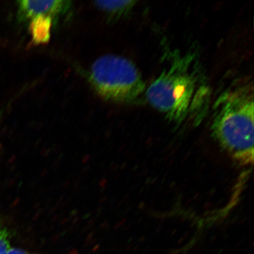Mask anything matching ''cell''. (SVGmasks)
<instances>
[{"mask_svg": "<svg viewBox=\"0 0 254 254\" xmlns=\"http://www.w3.org/2000/svg\"><path fill=\"white\" fill-rule=\"evenodd\" d=\"M253 82L237 79L225 87L212 106V135L240 166L254 163Z\"/></svg>", "mask_w": 254, "mask_h": 254, "instance_id": "2", "label": "cell"}, {"mask_svg": "<svg viewBox=\"0 0 254 254\" xmlns=\"http://www.w3.org/2000/svg\"><path fill=\"white\" fill-rule=\"evenodd\" d=\"M135 1H97L95 5L102 10L111 20H117L128 14L134 7Z\"/></svg>", "mask_w": 254, "mask_h": 254, "instance_id": "6", "label": "cell"}, {"mask_svg": "<svg viewBox=\"0 0 254 254\" xmlns=\"http://www.w3.org/2000/svg\"><path fill=\"white\" fill-rule=\"evenodd\" d=\"M10 237L7 228L0 223V254H5L11 247Z\"/></svg>", "mask_w": 254, "mask_h": 254, "instance_id": "7", "label": "cell"}, {"mask_svg": "<svg viewBox=\"0 0 254 254\" xmlns=\"http://www.w3.org/2000/svg\"><path fill=\"white\" fill-rule=\"evenodd\" d=\"M5 254H31L23 250L10 247Z\"/></svg>", "mask_w": 254, "mask_h": 254, "instance_id": "8", "label": "cell"}, {"mask_svg": "<svg viewBox=\"0 0 254 254\" xmlns=\"http://www.w3.org/2000/svg\"><path fill=\"white\" fill-rule=\"evenodd\" d=\"M18 18L21 21L30 20L37 16H49L54 20L67 13L71 7L69 1H18Z\"/></svg>", "mask_w": 254, "mask_h": 254, "instance_id": "4", "label": "cell"}, {"mask_svg": "<svg viewBox=\"0 0 254 254\" xmlns=\"http://www.w3.org/2000/svg\"><path fill=\"white\" fill-rule=\"evenodd\" d=\"M166 57V64L145 90L148 103L175 125H198L211 104L204 66L192 51H171Z\"/></svg>", "mask_w": 254, "mask_h": 254, "instance_id": "1", "label": "cell"}, {"mask_svg": "<svg viewBox=\"0 0 254 254\" xmlns=\"http://www.w3.org/2000/svg\"><path fill=\"white\" fill-rule=\"evenodd\" d=\"M89 80L101 97L113 102H135L146 90L144 79L134 64L116 55H107L95 60Z\"/></svg>", "mask_w": 254, "mask_h": 254, "instance_id": "3", "label": "cell"}, {"mask_svg": "<svg viewBox=\"0 0 254 254\" xmlns=\"http://www.w3.org/2000/svg\"><path fill=\"white\" fill-rule=\"evenodd\" d=\"M29 31L33 43H46L50 39L55 20L49 16L39 15L30 20Z\"/></svg>", "mask_w": 254, "mask_h": 254, "instance_id": "5", "label": "cell"}]
</instances>
